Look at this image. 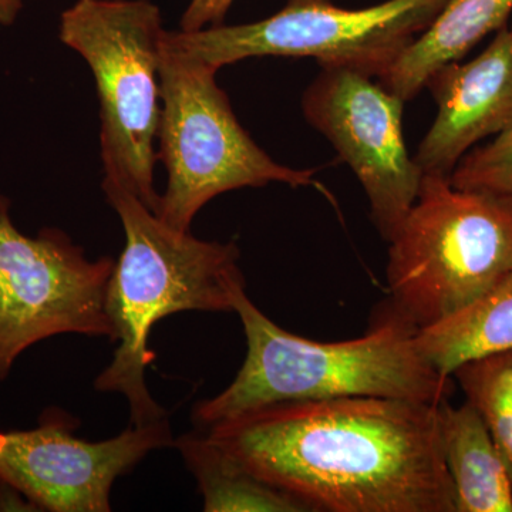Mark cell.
<instances>
[{
	"label": "cell",
	"instance_id": "cell-3",
	"mask_svg": "<svg viewBox=\"0 0 512 512\" xmlns=\"http://www.w3.org/2000/svg\"><path fill=\"white\" fill-rule=\"evenodd\" d=\"M103 191L120 217L126 244L106 298L119 348L94 387L123 394L131 424L141 426L167 417L146 383L147 367L156 359L148 346L153 326L185 311L234 312L235 295L247 285L235 242L202 241L168 227L119 184L103 181Z\"/></svg>",
	"mask_w": 512,
	"mask_h": 512
},
{
	"label": "cell",
	"instance_id": "cell-4",
	"mask_svg": "<svg viewBox=\"0 0 512 512\" xmlns=\"http://www.w3.org/2000/svg\"><path fill=\"white\" fill-rule=\"evenodd\" d=\"M512 271V195L424 174L389 241L390 305L419 330L480 301Z\"/></svg>",
	"mask_w": 512,
	"mask_h": 512
},
{
	"label": "cell",
	"instance_id": "cell-1",
	"mask_svg": "<svg viewBox=\"0 0 512 512\" xmlns=\"http://www.w3.org/2000/svg\"><path fill=\"white\" fill-rule=\"evenodd\" d=\"M204 429L311 512H456L439 404L384 397L282 402Z\"/></svg>",
	"mask_w": 512,
	"mask_h": 512
},
{
	"label": "cell",
	"instance_id": "cell-11",
	"mask_svg": "<svg viewBox=\"0 0 512 512\" xmlns=\"http://www.w3.org/2000/svg\"><path fill=\"white\" fill-rule=\"evenodd\" d=\"M424 89L439 111L413 158L423 175L450 178L478 141L512 128L511 29L498 30L476 59L439 67Z\"/></svg>",
	"mask_w": 512,
	"mask_h": 512
},
{
	"label": "cell",
	"instance_id": "cell-10",
	"mask_svg": "<svg viewBox=\"0 0 512 512\" xmlns=\"http://www.w3.org/2000/svg\"><path fill=\"white\" fill-rule=\"evenodd\" d=\"M72 431L67 420L55 419L37 429L0 433V483L39 510L109 512L114 481L175 441L167 417L131 424L120 436L96 443Z\"/></svg>",
	"mask_w": 512,
	"mask_h": 512
},
{
	"label": "cell",
	"instance_id": "cell-13",
	"mask_svg": "<svg viewBox=\"0 0 512 512\" xmlns=\"http://www.w3.org/2000/svg\"><path fill=\"white\" fill-rule=\"evenodd\" d=\"M439 433L456 512H512L510 473L473 404L441 402Z\"/></svg>",
	"mask_w": 512,
	"mask_h": 512
},
{
	"label": "cell",
	"instance_id": "cell-15",
	"mask_svg": "<svg viewBox=\"0 0 512 512\" xmlns=\"http://www.w3.org/2000/svg\"><path fill=\"white\" fill-rule=\"evenodd\" d=\"M417 348L427 362L451 376L474 357L512 348V271L480 301L419 330Z\"/></svg>",
	"mask_w": 512,
	"mask_h": 512
},
{
	"label": "cell",
	"instance_id": "cell-14",
	"mask_svg": "<svg viewBox=\"0 0 512 512\" xmlns=\"http://www.w3.org/2000/svg\"><path fill=\"white\" fill-rule=\"evenodd\" d=\"M197 478L207 512H311L302 501L255 476L207 433L174 441Z\"/></svg>",
	"mask_w": 512,
	"mask_h": 512
},
{
	"label": "cell",
	"instance_id": "cell-18",
	"mask_svg": "<svg viewBox=\"0 0 512 512\" xmlns=\"http://www.w3.org/2000/svg\"><path fill=\"white\" fill-rule=\"evenodd\" d=\"M234 0H191L180 22L183 32H197L210 26L224 25Z\"/></svg>",
	"mask_w": 512,
	"mask_h": 512
},
{
	"label": "cell",
	"instance_id": "cell-7",
	"mask_svg": "<svg viewBox=\"0 0 512 512\" xmlns=\"http://www.w3.org/2000/svg\"><path fill=\"white\" fill-rule=\"evenodd\" d=\"M447 0H387L345 9L333 0H286L269 18L247 25L167 32L177 52L220 70L249 57H312L379 79L424 32Z\"/></svg>",
	"mask_w": 512,
	"mask_h": 512
},
{
	"label": "cell",
	"instance_id": "cell-9",
	"mask_svg": "<svg viewBox=\"0 0 512 512\" xmlns=\"http://www.w3.org/2000/svg\"><path fill=\"white\" fill-rule=\"evenodd\" d=\"M320 69L303 94V114L355 173L377 231L389 242L412 210L423 180L404 143L406 101L375 77L345 67Z\"/></svg>",
	"mask_w": 512,
	"mask_h": 512
},
{
	"label": "cell",
	"instance_id": "cell-19",
	"mask_svg": "<svg viewBox=\"0 0 512 512\" xmlns=\"http://www.w3.org/2000/svg\"><path fill=\"white\" fill-rule=\"evenodd\" d=\"M23 0H0V25L9 26L18 18Z\"/></svg>",
	"mask_w": 512,
	"mask_h": 512
},
{
	"label": "cell",
	"instance_id": "cell-16",
	"mask_svg": "<svg viewBox=\"0 0 512 512\" xmlns=\"http://www.w3.org/2000/svg\"><path fill=\"white\" fill-rule=\"evenodd\" d=\"M451 377L484 420L512 480V348L467 360Z\"/></svg>",
	"mask_w": 512,
	"mask_h": 512
},
{
	"label": "cell",
	"instance_id": "cell-12",
	"mask_svg": "<svg viewBox=\"0 0 512 512\" xmlns=\"http://www.w3.org/2000/svg\"><path fill=\"white\" fill-rule=\"evenodd\" d=\"M511 12L512 0H447L429 28L377 80L400 99H414L431 73L463 59L485 36L505 28Z\"/></svg>",
	"mask_w": 512,
	"mask_h": 512
},
{
	"label": "cell",
	"instance_id": "cell-2",
	"mask_svg": "<svg viewBox=\"0 0 512 512\" xmlns=\"http://www.w3.org/2000/svg\"><path fill=\"white\" fill-rule=\"evenodd\" d=\"M234 313L247 336V357L224 392L195 404L192 420L202 429L275 403L384 397L440 404L453 393V377L424 359L419 329L389 302L365 335L340 342H316L279 328L245 288L235 295Z\"/></svg>",
	"mask_w": 512,
	"mask_h": 512
},
{
	"label": "cell",
	"instance_id": "cell-8",
	"mask_svg": "<svg viewBox=\"0 0 512 512\" xmlns=\"http://www.w3.org/2000/svg\"><path fill=\"white\" fill-rule=\"evenodd\" d=\"M114 265L110 256L90 261L59 229L26 237L0 198V382L40 340L79 333L116 343L106 309Z\"/></svg>",
	"mask_w": 512,
	"mask_h": 512
},
{
	"label": "cell",
	"instance_id": "cell-5",
	"mask_svg": "<svg viewBox=\"0 0 512 512\" xmlns=\"http://www.w3.org/2000/svg\"><path fill=\"white\" fill-rule=\"evenodd\" d=\"M160 8L150 0H77L64 10L60 40L86 60L100 101L104 180L156 211V143L161 120Z\"/></svg>",
	"mask_w": 512,
	"mask_h": 512
},
{
	"label": "cell",
	"instance_id": "cell-17",
	"mask_svg": "<svg viewBox=\"0 0 512 512\" xmlns=\"http://www.w3.org/2000/svg\"><path fill=\"white\" fill-rule=\"evenodd\" d=\"M450 181L460 190L512 195V128L485 146L471 148Z\"/></svg>",
	"mask_w": 512,
	"mask_h": 512
},
{
	"label": "cell",
	"instance_id": "cell-20",
	"mask_svg": "<svg viewBox=\"0 0 512 512\" xmlns=\"http://www.w3.org/2000/svg\"><path fill=\"white\" fill-rule=\"evenodd\" d=\"M511 33H512V28H511Z\"/></svg>",
	"mask_w": 512,
	"mask_h": 512
},
{
	"label": "cell",
	"instance_id": "cell-6",
	"mask_svg": "<svg viewBox=\"0 0 512 512\" xmlns=\"http://www.w3.org/2000/svg\"><path fill=\"white\" fill-rule=\"evenodd\" d=\"M217 73L177 52L163 36L157 160L167 170V187L154 214L177 231H190L201 208L224 192L271 183L292 188L315 183V170L276 163L252 140L218 86Z\"/></svg>",
	"mask_w": 512,
	"mask_h": 512
}]
</instances>
